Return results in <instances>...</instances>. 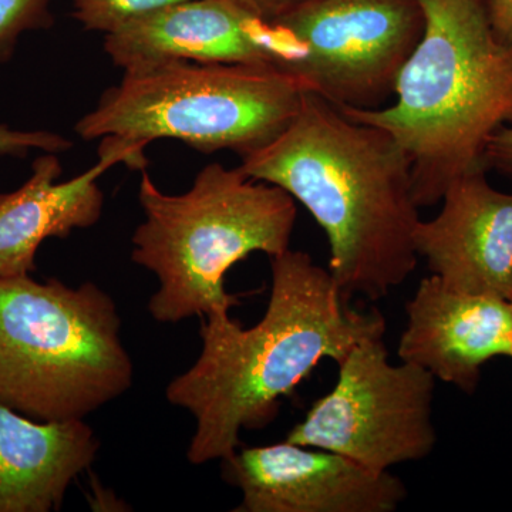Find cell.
Here are the masks:
<instances>
[{
	"label": "cell",
	"mask_w": 512,
	"mask_h": 512,
	"mask_svg": "<svg viewBox=\"0 0 512 512\" xmlns=\"http://www.w3.org/2000/svg\"><path fill=\"white\" fill-rule=\"evenodd\" d=\"M383 336L363 339L343 357L335 386L289 431L288 443L333 451L375 471L433 453L436 377L414 363L390 362Z\"/></svg>",
	"instance_id": "cell-7"
},
{
	"label": "cell",
	"mask_w": 512,
	"mask_h": 512,
	"mask_svg": "<svg viewBox=\"0 0 512 512\" xmlns=\"http://www.w3.org/2000/svg\"><path fill=\"white\" fill-rule=\"evenodd\" d=\"M274 23L284 72L339 109L375 110L394 96L424 15L417 0H308Z\"/></svg>",
	"instance_id": "cell-8"
},
{
	"label": "cell",
	"mask_w": 512,
	"mask_h": 512,
	"mask_svg": "<svg viewBox=\"0 0 512 512\" xmlns=\"http://www.w3.org/2000/svg\"><path fill=\"white\" fill-rule=\"evenodd\" d=\"M242 173L282 188L328 238V271L346 299L379 301L416 269L412 164L387 131L308 92L276 140L242 157Z\"/></svg>",
	"instance_id": "cell-2"
},
{
	"label": "cell",
	"mask_w": 512,
	"mask_h": 512,
	"mask_svg": "<svg viewBox=\"0 0 512 512\" xmlns=\"http://www.w3.org/2000/svg\"><path fill=\"white\" fill-rule=\"evenodd\" d=\"M241 2L249 9L254 10L256 15L261 16L262 19L276 22L308 0H241Z\"/></svg>",
	"instance_id": "cell-20"
},
{
	"label": "cell",
	"mask_w": 512,
	"mask_h": 512,
	"mask_svg": "<svg viewBox=\"0 0 512 512\" xmlns=\"http://www.w3.org/2000/svg\"><path fill=\"white\" fill-rule=\"evenodd\" d=\"M306 93L296 77L269 64H157L124 72L77 121L76 133L119 143L144 165V148L156 140L242 158L291 126Z\"/></svg>",
	"instance_id": "cell-6"
},
{
	"label": "cell",
	"mask_w": 512,
	"mask_h": 512,
	"mask_svg": "<svg viewBox=\"0 0 512 512\" xmlns=\"http://www.w3.org/2000/svg\"><path fill=\"white\" fill-rule=\"evenodd\" d=\"M222 476L241 490L237 512H393L407 498L390 471L286 440L235 451Z\"/></svg>",
	"instance_id": "cell-9"
},
{
	"label": "cell",
	"mask_w": 512,
	"mask_h": 512,
	"mask_svg": "<svg viewBox=\"0 0 512 512\" xmlns=\"http://www.w3.org/2000/svg\"><path fill=\"white\" fill-rule=\"evenodd\" d=\"M52 0H0V63L8 62L19 37L49 23Z\"/></svg>",
	"instance_id": "cell-16"
},
{
	"label": "cell",
	"mask_w": 512,
	"mask_h": 512,
	"mask_svg": "<svg viewBox=\"0 0 512 512\" xmlns=\"http://www.w3.org/2000/svg\"><path fill=\"white\" fill-rule=\"evenodd\" d=\"M487 12L494 35L512 43V0H487Z\"/></svg>",
	"instance_id": "cell-19"
},
{
	"label": "cell",
	"mask_w": 512,
	"mask_h": 512,
	"mask_svg": "<svg viewBox=\"0 0 512 512\" xmlns=\"http://www.w3.org/2000/svg\"><path fill=\"white\" fill-rule=\"evenodd\" d=\"M510 303H511V306H512V299H511Z\"/></svg>",
	"instance_id": "cell-22"
},
{
	"label": "cell",
	"mask_w": 512,
	"mask_h": 512,
	"mask_svg": "<svg viewBox=\"0 0 512 512\" xmlns=\"http://www.w3.org/2000/svg\"><path fill=\"white\" fill-rule=\"evenodd\" d=\"M138 201L144 221L131 238V259L157 276L148 311L171 325L237 306L239 296L225 289L229 269L254 252L288 251L298 217L288 192L221 164L202 168L178 195L143 170Z\"/></svg>",
	"instance_id": "cell-4"
},
{
	"label": "cell",
	"mask_w": 512,
	"mask_h": 512,
	"mask_svg": "<svg viewBox=\"0 0 512 512\" xmlns=\"http://www.w3.org/2000/svg\"><path fill=\"white\" fill-rule=\"evenodd\" d=\"M116 302L93 282L0 276V404L33 420H84L130 389Z\"/></svg>",
	"instance_id": "cell-5"
},
{
	"label": "cell",
	"mask_w": 512,
	"mask_h": 512,
	"mask_svg": "<svg viewBox=\"0 0 512 512\" xmlns=\"http://www.w3.org/2000/svg\"><path fill=\"white\" fill-rule=\"evenodd\" d=\"M271 275L264 318L245 329L229 312L207 316L200 356L165 390L170 404L194 416V466L231 457L242 431L265 429L322 360L340 363L363 339L386 333L382 313L353 309L306 252L272 256Z\"/></svg>",
	"instance_id": "cell-1"
},
{
	"label": "cell",
	"mask_w": 512,
	"mask_h": 512,
	"mask_svg": "<svg viewBox=\"0 0 512 512\" xmlns=\"http://www.w3.org/2000/svg\"><path fill=\"white\" fill-rule=\"evenodd\" d=\"M424 30L390 106L338 109L387 131L412 164L419 207L441 202L453 181L485 170V148L512 126V43L494 35L487 0H417Z\"/></svg>",
	"instance_id": "cell-3"
},
{
	"label": "cell",
	"mask_w": 512,
	"mask_h": 512,
	"mask_svg": "<svg viewBox=\"0 0 512 512\" xmlns=\"http://www.w3.org/2000/svg\"><path fill=\"white\" fill-rule=\"evenodd\" d=\"M117 163L136 168L130 151L101 140L100 160L90 170L60 183L57 154L43 153L18 190L0 194V276L32 275L36 254L49 238H67L76 229L93 227L103 215L99 178Z\"/></svg>",
	"instance_id": "cell-13"
},
{
	"label": "cell",
	"mask_w": 512,
	"mask_h": 512,
	"mask_svg": "<svg viewBox=\"0 0 512 512\" xmlns=\"http://www.w3.org/2000/svg\"><path fill=\"white\" fill-rule=\"evenodd\" d=\"M485 168L512 181V126L500 128L485 148Z\"/></svg>",
	"instance_id": "cell-18"
},
{
	"label": "cell",
	"mask_w": 512,
	"mask_h": 512,
	"mask_svg": "<svg viewBox=\"0 0 512 512\" xmlns=\"http://www.w3.org/2000/svg\"><path fill=\"white\" fill-rule=\"evenodd\" d=\"M187 0H73V16L84 29L104 35L133 20Z\"/></svg>",
	"instance_id": "cell-15"
},
{
	"label": "cell",
	"mask_w": 512,
	"mask_h": 512,
	"mask_svg": "<svg viewBox=\"0 0 512 512\" xmlns=\"http://www.w3.org/2000/svg\"><path fill=\"white\" fill-rule=\"evenodd\" d=\"M73 147L69 138L46 130H15L0 124V156L25 157L30 151L59 154Z\"/></svg>",
	"instance_id": "cell-17"
},
{
	"label": "cell",
	"mask_w": 512,
	"mask_h": 512,
	"mask_svg": "<svg viewBox=\"0 0 512 512\" xmlns=\"http://www.w3.org/2000/svg\"><path fill=\"white\" fill-rule=\"evenodd\" d=\"M508 357H512V346H511V352H510V356H508Z\"/></svg>",
	"instance_id": "cell-21"
},
{
	"label": "cell",
	"mask_w": 512,
	"mask_h": 512,
	"mask_svg": "<svg viewBox=\"0 0 512 512\" xmlns=\"http://www.w3.org/2000/svg\"><path fill=\"white\" fill-rule=\"evenodd\" d=\"M487 171L463 175L444 192L436 217L414 232L419 258L448 288L512 299V194Z\"/></svg>",
	"instance_id": "cell-11"
},
{
	"label": "cell",
	"mask_w": 512,
	"mask_h": 512,
	"mask_svg": "<svg viewBox=\"0 0 512 512\" xmlns=\"http://www.w3.org/2000/svg\"><path fill=\"white\" fill-rule=\"evenodd\" d=\"M406 313L397 346L400 360L464 393L476 392L485 363L510 356L512 306L507 299L456 291L431 275L420 282Z\"/></svg>",
	"instance_id": "cell-12"
},
{
	"label": "cell",
	"mask_w": 512,
	"mask_h": 512,
	"mask_svg": "<svg viewBox=\"0 0 512 512\" xmlns=\"http://www.w3.org/2000/svg\"><path fill=\"white\" fill-rule=\"evenodd\" d=\"M99 448L84 420H33L0 404V512L60 510Z\"/></svg>",
	"instance_id": "cell-14"
},
{
	"label": "cell",
	"mask_w": 512,
	"mask_h": 512,
	"mask_svg": "<svg viewBox=\"0 0 512 512\" xmlns=\"http://www.w3.org/2000/svg\"><path fill=\"white\" fill-rule=\"evenodd\" d=\"M117 67L143 69L170 62L269 64L281 69L284 43L274 22L241 0H187L104 35Z\"/></svg>",
	"instance_id": "cell-10"
}]
</instances>
